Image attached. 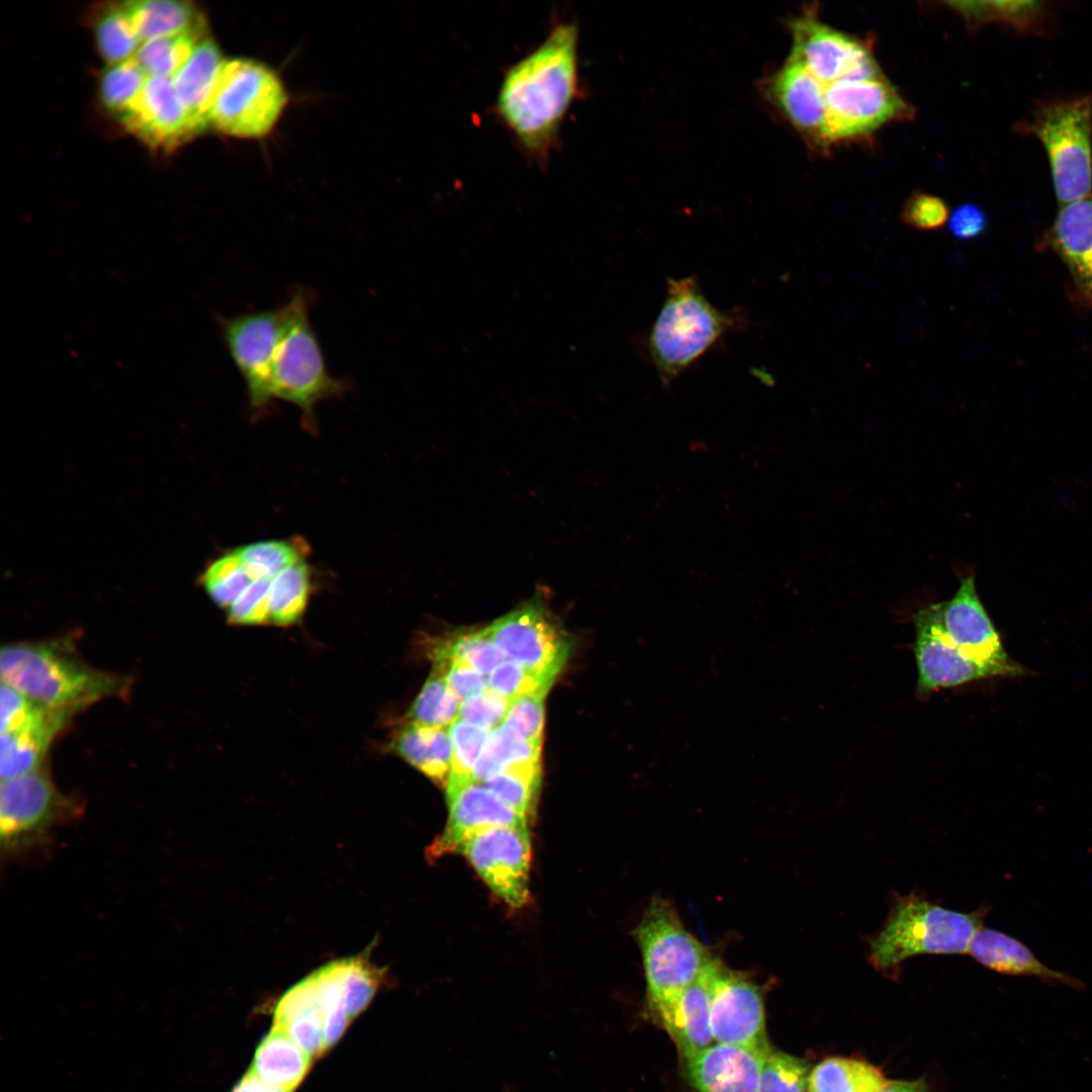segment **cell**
Segmentation results:
<instances>
[{"label": "cell", "mask_w": 1092, "mask_h": 1092, "mask_svg": "<svg viewBox=\"0 0 1092 1092\" xmlns=\"http://www.w3.org/2000/svg\"><path fill=\"white\" fill-rule=\"evenodd\" d=\"M72 713L46 707L25 723L1 733V781L38 769L54 737Z\"/></svg>", "instance_id": "obj_23"}, {"label": "cell", "mask_w": 1092, "mask_h": 1092, "mask_svg": "<svg viewBox=\"0 0 1092 1092\" xmlns=\"http://www.w3.org/2000/svg\"><path fill=\"white\" fill-rule=\"evenodd\" d=\"M579 92L577 25L558 21L507 69L494 112L529 157L546 162Z\"/></svg>", "instance_id": "obj_1"}, {"label": "cell", "mask_w": 1092, "mask_h": 1092, "mask_svg": "<svg viewBox=\"0 0 1092 1092\" xmlns=\"http://www.w3.org/2000/svg\"><path fill=\"white\" fill-rule=\"evenodd\" d=\"M223 62L216 43L206 35L172 77L180 100L203 129L209 124L208 116Z\"/></svg>", "instance_id": "obj_26"}, {"label": "cell", "mask_w": 1092, "mask_h": 1092, "mask_svg": "<svg viewBox=\"0 0 1092 1092\" xmlns=\"http://www.w3.org/2000/svg\"><path fill=\"white\" fill-rule=\"evenodd\" d=\"M505 1092H514V1091H512V1090H507V1091H505Z\"/></svg>", "instance_id": "obj_55"}, {"label": "cell", "mask_w": 1092, "mask_h": 1092, "mask_svg": "<svg viewBox=\"0 0 1092 1092\" xmlns=\"http://www.w3.org/2000/svg\"><path fill=\"white\" fill-rule=\"evenodd\" d=\"M947 4L973 26L1000 22L1021 31H1035L1045 16V3L1039 1H952Z\"/></svg>", "instance_id": "obj_33"}, {"label": "cell", "mask_w": 1092, "mask_h": 1092, "mask_svg": "<svg viewBox=\"0 0 1092 1092\" xmlns=\"http://www.w3.org/2000/svg\"><path fill=\"white\" fill-rule=\"evenodd\" d=\"M148 78L134 58L109 66L100 80L103 105L121 121L139 99Z\"/></svg>", "instance_id": "obj_39"}, {"label": "cell", "mask_w": 1092, "mask_h": 1092, "mask_svg": "<svg viewBox=\"0 0 1092 1092\" xmlns=\"http://www.w3.org/2000/svg\"><path fill=\"white\" fill-rule=\"evenodd\" d=\"M825 101L832 144L864 136L911 113L909 105L884 76L826 85Z\"/></svg>", "instance_id": "obj_15"}, {"label": "cell", "mask_w": 1092, "mask_h": 1092, "mask_svg": "<svg viewBox=\"0 0 1092 1092\" xmlns=\"http://www.w3.org/2000/svg\"><path fill=\"white\" fill-rule=\"evenodd\" d=\"M310 570L305 559L289 566L269 587V623L288 626L302 617L310 592Z\"/></svg>", "instance_id": "obj_34"}, {"label": "cell", "mask_w": 1092, "mask_h": 1092, "mask_svg": "<svg viewBox=\"0 0 1092 1092\" xmlns=\"http://www.w3.org/2000/svg\"><path fill=\"white\" fill-rule=\"evenodd\" d=\"M311 1061L282 1029L272 1025L258 1044L248 1071L273 1087L293 1092L306 1076Z\"/></svg>", "instance_id": "obj_27"}, {"label": "cell", "mask_w": 1092, "mask_h": 1092, "mask_svg": "<svg viewBox=\"0 0 1092 1092\" xmlns=\"http://www.w3.org/2000/svg\"><path fill=\"white\" fill-rule=\"evenodd\" d=\"M810 1072L806 1061L770 1049L762 1065L758 1092H807Z\"/></svg>", "instance_id": "obj_44"}, {"label": "cell", "mask_w": 1092, "mask_h": 1092, "mask_svg": "<svg viewBox=\"0 0 1092 1092\" xmlns=\"http://www.w3.org/2000/svg\"><path fill=\"white\" fill-rule=\"evenodd\" d=\"M237 549L213 560L204 570L201 582L210 599L228 609L251 583Z\"/></svg>", "instance_id": "obj_43"}, {"label": "cell", "mask_w": 1092, "mask_h": 1092, "mask_svg": "<svg viewBox=\"0 0 1092 1092\" xmlns=\"http://www.w3.org/2000/svg\"><path fill=\"white\" fill-rule=\"evenodd\" d=\"M310 296L295 290L287 301L290 314L272 367V395L295 404L307 426L314 425L313 410L322 400L339 397L349 388L333 377L309 322Z\"/></svg>", "instance_id": "obj_7"}, {"label": "cell", "mask_w": 1092, "mask_h": 1092, "mask_svg": "<svg viewBox=\"0 0 1092 1092\" xmlns=\"http://www.w3.org/2000/svg\"><path fill=\"white\" fill-rule=\"evenodd\" d=\"M445 679L460 703L488 689L487 676L462 661L449 663Z\"/></svg>", "instance_id": "obj_51"}, {"label": "cell", "mask_w": 1092, "mask_h": 1092, "mask_svg": "<svg viewBox=\"0 0 1092 1092\" xmlns=\"http://www.w3.org/2000/svg\"><path fill=\"white\" fill-rule=\"evenodd\" d=\"M126 10L142 42L174 34L204 23L188 1H125Z\"/></svg>", "instance_id": "obj_29"}, {"label": "cell", "mask_w": 1092, "mask_h": 1092, "mask_svg": "<svg viewBox=\"0 0 1092 1092\" xmlns=\"http://www.w3.org/2000/svg\"><path fill=\"white\" fill-rule=\"evenodd\" d=\"M510 703L508 699L486 689L460 704L458 719L491 731L505 721Z\"/></svg>", "instance_id": "obj_49"}, {"label": "cell", "mask_w": 1092, "mask_h": 1092, "mask_svg": "<svg viewBox=\"0 0 1092 1092\" xmlns=\"http://www.w3.org/2000/svg\"><path fill=\"white\" fill-rule=\"evenodd\" d=\"M541 783L540 763L518 764L481 783L507 805L527 818Z\"/></svg>", "instance_id": "obj_40"}, {"label": "cell", "mask_w": 1092, "mask_h": 1092, "mask_svg": "<svg viewBox=\"0 0 1092 1092\" xmlns=\"http://www.w3.org/2000/svg\"><path fill=\"white\" fill-rule=\"evenodd\" d=\"M825 85L800 64L788 60L771 77L769 95L793 126L817 148L832 143L827 125Z\"/></svg>", "instance_id": "obj_20"}, {"label": "cell", "mask_w": 1092, "mask_h": 1092, "mask_svg": "<svg viewBox=\"0 0 1092 1092\" xmlns=\"http://www.w3.org/2000/svg\"><path fill=\"white\" fill-rule=\"evenodd\" d=\"M545 695L533 693L514 699L503 723L512 727L526 740L541 744Z\"/></svg>", "instance_id": "obj_47"}, {"label": "cell", "mask_w": 1092, "mask_h": 1092, "mask_svg": "<svg viewBox=\"0 0 1092 1092\" xmlns=\"http://www.w3.org/2000/svg\"><path fill=\"white\" fill-rule=\"evenodd\" d=\"M393 750L434 782L447 785L453 746L449 728L407 723L391 742Z\"/></svg>", "instance_id": "obj_28"}, {"label": "cell", "mask_w": 1092, "mask_h": 1092, "mask_svg": "<svg viewBox=\"0 0 1092 1092\" xmlns=\"http://www.w3.org/2000/svg\"><path fill=\"white\" fill-rule=\"evenodd\" d=\"M987 911H953L914 891L895 894L881 929L868 938V960L885 977L897 979L902 963L911 957L968 953Z\"/></svg>", "instance_id": "obj_2"}, {"label": "cell", "mask_w": 1092, "mask_h": 1092, "mask_svg": "<svg viewBox=\"0 0 1092 1092\" xmlns=\"http://www.w3.org/2000/svg\"><path fill=\"white\" fill-rule=\"evenodd\" d=\"M271 579H255L228 608V620L236 625L269 623V587Z\"/></svg>", "instance_id": "obj_48"}, {"label": "cell", "mask_w": 1092, "mask_h": 1092, "mask_svg": "<svg viewBox=\"0 0 1092 1092\" xmlns=\"http://www.w3.org/2000/svg\"><path fill=\"white\" fill-rule=\"evenodd\" d=\"M507 659L552 681L569 655L571 642L542 599H532L485 627Z\"/></svg>", "instance_id": "obj_10"}, {"label": "cell", "mask_w": 1092, "mask_h": 1092, "mask_svg": "<svg viewBox=\"0 0 1092 1092\" xmlns=\"http://www.w3.org/2000/svg\"><path fill=\"white\" fill-rule=\"evenodd\" d=\"M711 1030L717 1043L770 1050L759 987L721 961L712 988Z\"/></svg>", "instance_id": "obj_16"}, {"label": "cell", "mask_w": 1092, "mask_h": 1092, "mask_svg": "<svg viewBox=\"0 0 1092 1092\" xmlns=\"http://www.w3.org/2000/svg\"><path fill=\"white\" fill-rule=\"evenodd\" d=\"M541 744L523 738L507 724L490 731L475 764L472 781L484 783L518 764L540 763Z\"/></svg>", "instance_id": "obj_30"}, {"label": "cell", "mask_w": 1092, "mask_h": 1092, "mask_svg": "<svg viewBox=\"0 0 1092 1092\" xmlns=\"http://www.w3.org/2000/svg\"><path fill=\"white\" fill-rule=\"evenodd\" d=\"M886 1082L883 1074L866 1062L830 1058L811 1070L808 1092H877Z\"/></svg>", "instance_id": "obj_31"}, {"label": "cell", "mask_w": 1092, "mask_h": 1092, "mask_svg": "<svg viewBox=\"0 0 1092 1092\" xmlns=\"http://www.w3.org/2000/svg\"><path fill=\"white\" fill-rule=\"evenodd\" d=\"M204 23L150 39L141 44L134 59L148 77L172 78L186 63L196 46L206 36Z\"/></svg>", "instance_id": "obj_32"}, {"label": "cell", "mask_w": 1092, "mask_h": 1092, "mask_svg": "<svg viewBox=\"0 0 1092 1092\" xmlns=\"http://www.w3.org/2000/svg\"><path fill=\"white\" fill-rule=\"evenodd\" d=\"M487 684L489 690L511 702L528 694H547L552 681L530 671L515 661L506 659L488 674Z\"/></svg>", "instance_id": "obj_45"}, {"label": "cell", "mask_w": 1092, "mask_h": 1092, "mask_svg": "<svg viewBox=\"0 0 1092 1092\" xmlns=\"http://www.w3.org/2000/svg\"><path fill=\"white\" fill-rule=\"evenodd\" d=\"M290 314L284 305L221 317L220 332L225 347L245 381L250 405L261 410L273 400L272 367Z\"/></svg>", "instance_id": "obj_11"}, {"label": "cell", "mask_w": 1092, "mask_h": 1092, "mask_svg": "<svg viewBox=\"0 0 1092 1092\" xmlns=\"http://www.w3.org/2000/svg\"><path fill=\"white\" fill-rule=\"evenodd\" d=\"M506 659L486 628L459 633L434 652V664L448 667L454 660L462 661L486 676Z\"/></svg>", "instance_id": "obj_36"}, {"label": "cell", "mask_w": 1092, "mask_h": 1092, "mask_svg": "<svg viewBox=\"0 0 1092 1092\" xmlns=\"http://www.w3.org/2000/svg\"><path fill=\"white\" fill-rule=\"evenodd\" d=\"M252 580L273 579L280 572L305 559L306 547L299 541L267 540L236 548Z\"/></svg>", "instance_id": "obj_38"}, {"label": "cell", "mask_w": 1092, "mask_h": 1092, "mask_svg": "<svg viewBox=\"0 0 1092 1092\" xmlns=\"http://www.w3.org/2000/svg\"><path fill=\"white\" fill-rule=\"evenodd\" d=\"M768 1052L714 1042L686 1059L687 1073L697 1092H758Z\"/></svg>", "instance_id": "obj_21"}, {"label": "cell", "mask_w": 1092, "mask_h": 1092, "mask_svg": "<svg viewBox=\"0 0 1092 1092\" xmlns=\"http://www.w3.org/2000/svg\"><path fill=\"white\" fill-rule=\"evenodd\" d=\"M1021 131L1042 144L1061 205L1091 196L1092 95L1038 104Z\"/></svg>", "instance_id": "obj_6"}, {"label": "cell", "mask_w": 1092, "mask_h": 1092, "mask_svg": "<svg viewBox=\"0 0 1092 1092\" xmlns=\"http://www.w3.org/2000/svg\"><path fill=\"white\" fill-rule=\"evenodd\" d=\"M453 755L446 790L472 782V772L485 746L490 730L457 719L450 727Z\"/></svg>", "instance_id": "obj_42"}, {"label": "cell", "mask_w": 1092, "mask_h": 1092, "mask_svg": "<svg viewBox=\"0 0 1092 1092\" xmlns=\"http://www.w3.org/2000/svg\"><path fill=\"white\" fill-rule=\"evenodd\" d=\"M719 959L678 997L663 1024L680 1055L688 1059L714 1043L711 1030V998Z\"/></svg>", "instance_id": "obj_24"}, {"label": "cell", "mask_w": 1092, "mask_h": 1092, "mask_svg": "<svg viewBox=\"0 0 1092 1092\" xmlns=\"http://www.w3.org/2000/svg\"><path fill=\"white\" fill-rule=\"evenodd\" d=\"M324 1026L325 1015L317 999L312 1006L276 1027L282 1029L313 1060L325 1053Z\"/></svg>", "instance_id": "obj_46"}, {"label": "cell", "mask_w": 1092, "mask_h": 1092, "mask_svg": "<svg viewBox=\"0 0 1092 1092\" xmlns=\"http://www.w3.org/2000/svg\"><path fill=\"white\" fill-rule=\"evenodd\" d=\"M458 850L498 898L516 908L526 903L531 861L527 825L481 830L465 840Z\"/></svg>", "instance_id": "obj_14"}, {"label": "cell", "mask_w": 1092, "mask_h": 1092, "mask_svg": "<svg viewBox=\"0 0 1092 1092\" xmlns=\"http://www.w3.org/2000/svg\"><path fill=\"white\" fill-rule=\"evenodd\" d=\"M230 1092H288L283 1089L273 1087L258 1077H256L250 1071L234 1085Z\"/></svg>", "instance_id": "obj_53"}, {"label": "cell", "mask_w": 1092, "mask_h": 1092, "mask_svg": "<svg viewBox=\"0 0 1092 1092\" xmlns=\"http://www.w3.org/2000/svg\"><path fill=\"white\" fill-rule=\"evenodd\" d=\"M1039 244L1066 265L1076 299L1092 307V196L1061 205Z\"/></svg>", "instance_id": "obj_19"}, {"label": "cell", "mask_w": 1092, "mask_h": 1092, "mask_svg": "<svg viewBox=\"0 0 1092 1092\" xmlns=\"http://www.w3.org/2000/svg\"><path fill=\"white\" fill-rule=\"evenodd\" d=\"M987 214L975 203L958 206L948 217V228L952 236L962 241L973 240L987 229Z\"/></svg>", "instance_id": "obj_52"}, {"label": "cell", "mask_w": 1092, "mask_h": 1092, "mask_svg": "<svg viewBox=\"0 0 1092 1092\" xmlns=\"http://www.w3.org/2000/svg\"><path fill=\"white\" fill-rule=\"evenodd\" d=\"M148 146L172 150L203 128L180 100L172 78L149 77L139 99L120 121Z\"/></svg>", "instance_id": "obj_17"}, {"label": "cell", "mask_w": 1092, "mask_h": 1092, "mask_svg": "<svg viewBox=\"0 0 1092 1092\" xmlns=\"http://www.w3.org/2000/svg\"><path fill=\"white\" fill-rule=\"evenodd\" d=\"M877 1092H928L923 1080L887 1081Z\"/></svg>", "instance_id": "obj_54"}, {"label": "cell", "mask_w": 1092, "mask_h": 1092, "mask_svg": "<svg viewBox=\"0 0 1092 1092\" xmlns=\"http://www.w3.org/2000/svg\"><path fill=\"white\" fill-rule=\"evenodd\" d=\"M449 818L437 842L441 851L458 850L473 834L491 827L527 825V818L478 782L446 790Z\"/></svg>", "instance_id": "obj_22"}, {"label": "cell", "mask_w": 1092, "mask_h": 1092, "mask_svg": "<svg viewBox=\"0 0 1092 1092\" xmlns=\"http://www.w3.org/2000/svg\"><path fill=\"white\" fill-rule=\"evenodd\" d=\"M968 952L980 964L1002 974L1034 976L1076 989L1083 987L1074 977L1045 966L1022 942L995 929L980 928Z\"/></svg>", "instance_id": "obj_25"}, {"label": "cell", "mask_w": 1092, "mask_h": 1092, "mask_svg": "<svg viewBox=\"0 0 1092 1092\" xmlns=\"http://www.w3.org/2000/svg\"><path fill=\"white\" fill-rule=\"evenodd\" d=\"M792 52L788 60L803 66L822 84L883 77L866 42L821 22L812 14L791 24Z\"/></svg>", "instance_id": "obj_13"}, {"label": "cell", "mask_w": 1092, "mask_h": 1092, "mask_svg": "<svg viewBox=\"0 0 1092 1092\" xmlns=\"http://www.w3.org/2000/svg\"><path fill=\"white\" fill-rule=\"evenodd\" d=\"M67 800L39 769L1 781L0 841L7 854L43 842L51 830L74 814Z\"/></svg>", "instance_id": "obj_9"}, {"label": "cell", "mask_w": 1092, "mask_h": 1092, "mask_svg": "<svg viewBox=\"0 0 1092 1092\" xmlns=\"http://www.w3.org/2000/svg\"><path fill=\"white\" fill-rule=\"evenodd\" d=\"M741 315L716 308L696 278L668 279L663 305L648 338V351L664 385L705 354Z\"/></svg>", "instance_id": "obj_5"}, {"label": "cell", "mask_w": 1092, "mask_h": 1092, "mask_svg": "<svg viewBox=\"0 0 1092 1092\" xmlns=\"http://www.w3.org/2000/svg\"><path fill=\"white\" fill-rule=\"evenodd\" d=\"M917 693H931L1000 676H1017L1026 670L1018 663H986L964 654L943 632L934 604L913 614Z\"/></svg>", "instance_id": "obj_12"}, {"label": "cell", "mask_w": 1092, "mask_h": 1092, "mask_svg": "<svg viewBox=\"0 0 1092 1092\" xmlns=\"http://www.w3.org/2000/svg\"><path fill=\"white\" fill-rule=\"evenodd\" d=\"M632 936L641 954L648 1005L663 1026L680 994L716 958L665 898L650 900Z\"/></svg>", "instance_id": "obj_4"}, {"label": "cell", "mask_w": 1092, "mask_h": 1092, "mask_svg": "<svg viewBox=\"0 0 1092 1092\" xmlns=\"http://www.w3.org/2000/svg\"><path fill=\"white\" fill-rule=\"evenodd\" d=\"M287 103L285 89L268 67L248 59L224 60L208 122L237 138H261Z\"/></svg>", "instance_id": "obj_8"}, {"label": "cell", "mask_w": 1092, "mask_h": 1092, "mask_svg": "<svg viewBox=\"0 0 1092 1092\" xmlns=\"http://www.w3.org/2000/svg\"><path fill=\"white\" fill-rule=\"evenodd\" d=\"M368 954L341 959L345 1007L351 1019L369 1005L384 978V971L373 965Z\"/></svg>", "instance_id": "obj_41"}, {"label": "cell", "mask_w": 1092, "mask_h": 1092, "mask_svg": "<svg viewBox=\"0 0 1092 1092\" xmlns=\"http://www.w3.org/2000/svg\"><path fill=\"white\" fill-rule=\"evenodd\" d=\"M460 704L450 691L445 673L433 667L407 713L408 723L449 728L459 717Z\"/></svg>", "instance_id": "obj_37"}, {"label": "cell", "mask_w": 1092, "mask_h": 1092, "mask_svg": "<svg viewBox=\"0 0 1092 1092\" xmlns=\"http://www.w3.org/2000/svg\"><path fill=\"white\" fill-rule=\"evenodd\" d=\"M949 217L946 203L938 196L918 192L905 202L902 221L915 230L934 231L945 224Z\"/></svg>", "instance_id": "obj_50"}, {"label": "cell", "mask_w": 1092, "mask_h": 1092, "mask_svg": "<svg viewBox=\"0 0 1092 1092\" xmlns=\"http://www.w3.org/2000/svg\"><path fill=\"white\" fill-rule=\"evenodd\" d=\"M934 608L943 632L964 654L986 663H1014L977 594L974 574L964 577L952 598Z\"/></svg>", "instance_id": "obj_18"}, {"label": "cell", "mask_w": 1092, "mask_h": 1092, "mask_svg": "<svg viewBox=\"0 0 1092 1092\" xmlns=\"http://www.w3.org/2000/svg\"><path fill=\"white\" fill-rule=\"evenodd\" d=\"M0 674L2 682L35 702L72 714L127 687L125 679L92 668L57 642L3 646Z\"/></svg>", "instance_id": "obj_3"}, {"label": "cell", "mask_w": 1092, "mask_h": 1092, "mask_svg": "<svg viewBox=\"0 0 1092 1092\" xmlns=\"http://www.w3.org/2000/svg\"><path fill=\"white\" fill-rule=\"evenodd\" d=\"M101 57L109 66L131 59L141 44L124 2L104 5L94 23Z\"/></svg>", "instance_id": "obj_35"}]
</instances>
